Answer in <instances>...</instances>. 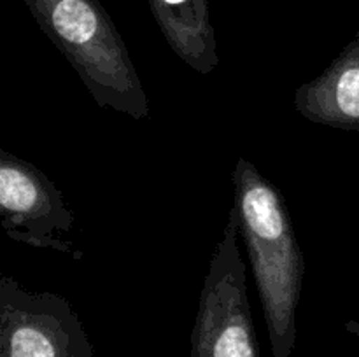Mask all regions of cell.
I'll use <instances>...</instances> for the list:
<instances>
[{"label": "cell", "instance_id": "cell-1", "mask_svg": "<svg viewBox=\"0 0 359 357\" xmlns=\"http://www.w3.org/2000/svg\"><path fill=\"white\" fill-rule=\"evenodd\" d=\"M238 230L244 238L273 357H290L297 343L305 259L286 202L252 161L241 156L231 174Z\"/></svg>", "mask_w": 359, "mask_h": 357}, {"label": "cell", "instance_id": "cell-2", "mask_svg": "<svg viewBox=\"0 0 359 357\" xmlns=\"http://www.w3.org/2000/svg\"><path fill=\"white\" fill-rule=\"evenodd\" d=\"M41 30L62 51L95 104L130 118L149 114L128 48L98 0H25Z\"/></svg>", "mask_w": 359, "mask_h": 357}, {"label": "cell", "instance_id": "cell-3", "mask_svg": "<svg viewBox=\"0 0 359 357\" xmlns=\"http://www.w3.org/2000/svg\"><path fill=\"white\" fill-rule=\"evenodd\" d=\"M238 234L237 210L231 206L203 280L189 357H259Z\"/></svg>", "mask_w": 359, "mask_h": 357}, {"label": "cell", "instance_id": "cell-4", "mask_svg": "<svg viewBox=\"0 0 359 357\" xmlns=\"http://www.w3.org/2000/svg\"><path fill=\"white\" fill-rule=\"evenodd\" d=\"M0 357H95V350L69 300L49 290H28L4 275Z\"/></svg>", "mask_w": 359, "mask_h": 357}, {"label": "cell", "instance_id": "cell-5", "mask_svg": "<svg viewBox=\"0 0 359 357\" xmlns=\"http://www.w3.org/2000/svg\"><path fill=\"white\" fill-rule=\"evenodd\" d=\"M0 217L11 240L83 259L74 241L76 216L62 191L37 167L6 149H0Z\"/></svg>", "mask_w": 359, "mask_h": 357}, {"label": "cell", "instance_id": "cell-6", "mask_svg": "<svg viewBox=\"0 0 359 357\" xmlns=\"http://www.w3.org/2000/svg\"><path fill=\"white\" fill-rule=\"evenodd\" d=\"M151 13L172 51L198 74L219 65L209 0H149Z\"/></svg>", "mask_w": 359, "mask_h": 357}]
</instances>
